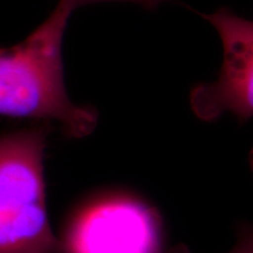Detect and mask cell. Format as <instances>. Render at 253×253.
Segmentation results:
<instances>
[{
  "label": "cell",
  "instance_id": "7a4b0ae2",
  "mask_svg": "<svg viewBox=\"0 0 253 253\" xmlns=\"http://www.w3.org/2000/svg\"><path fill=\"white\" fill-rule=\"evenodd\" d=\"M50 123L0 135V253H61L46 204Z\"/></svg>",
  "mask_w": 253,
  "mask_h": 253
},
{
  "label": "cell",
  "instance_id": "3957f363",
  "mask_svg": "<svg viewBox=\"0 0 253 253\" xmlns=\"http://www.w3.org/2000/svg\"><path fill=\"white\" fill-rule=\"evenodd\" d=\"M61 253H164L160 218L132 196H102L73 218Z\"/></svg>",
  "mask_w": 253,
  "mask_h": 253
},
{
  "label": "cell",
  "instance_id": "8992f818",
  "mask_svg": "<svg viewBox=\"0 0 253 253\" xmlns=\"http://www.w3.org/2000/svg\"><path fill=\"white\" fill-rule=\"evenodd\" d=\"M74 2L77 8L80 7L82 5H87V4H93V2H100V1H132V2H137V4H141L145 6L148 8H154L156 7L157 5H160L161 2L168 1V0H72Z\"/></svg>",
  "mask_w": 253,
  "mask_h": 253
},
{
  "label": "cell",
  "instance_id": "6da1fadb",
  "mask_svg": "<svg viewBox=\"0 0 253 253\" xmlns=\"http://www.w3.org/2000/svg\"><path fill=\"white\" fill-rule=\"evenodd\" d=\"M74 9L72 0H59L31 36L0 48V115L58 122L67 137L84 138L95 130L99 114L73 102L66 89L62 40Z\"/></svg>",
  "mask_w": 253,
  "mask_h": 253
},
{
  "label": "cell",
  "instance_id": "52a82bcc",
  "mask_svg": "<svg viewBox=\"0 0 253 253\" xmlns=\"http://www.w3.org/2000/svg\"><path fill=\"white\" fill-rule=\"evenodd\" d=\"M250 166H251L252 170H253V149L251 153H250Z\"/></svg>",
  "mask_w": 253,
  "mask_h": 253
},
{
  "label": "cell",
  "instance_id": "277c9868",
  "mask_svg": "<svg viewBox=\"0 0 253 253\" xmlns=\"http://www.w3.org/2000/svg\"><path fill=\"white\" fill-rule=\"evenodd\" d=\"M204 17L219 34L224 58L217 80L192 88V112L207 122L225 113L248 121L253 118V21L225 7Z\"/></svg>",
  "mask_w": 253,
  "mask_h": 253
},
{
  "label": "cell",
  "instance_id": "5b68a950",
  "mask_svg": "<svg viewBox=\"0 0 253 253\" xmlns=\"http://www.w3.org/2000/svg\"><path fill=\"white\" fill-rule=\"evenodd\" d=\"M167 253H191L184 244H178ZM229 253H253V225L246 224L239 227L237 242Z\"/></svg>",
  "mask_w": 253,
  "mask_h": 253
}]
</instances>
